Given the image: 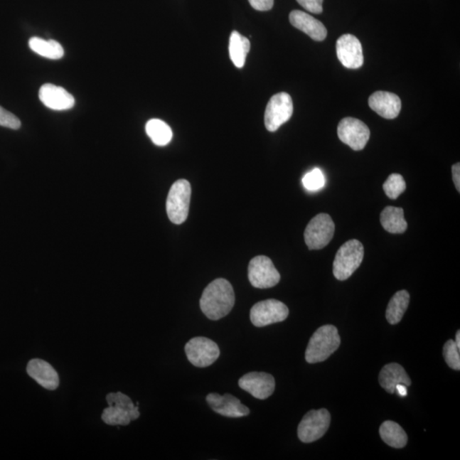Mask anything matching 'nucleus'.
<instances>
[{
    "label": "nucleus",
    "instance_id": "8",
    "mask_svg": "<svg viewBox=\"0 0 460 460\" xmlns=\"http://www.w3.org/2000/svg\"><path fill=\"white\" fill-rule=\"evenodd\" d=\"M294 113V103L289 94L279 92L270 98L264 114V124L269 132H277L288 122Z\"/></svg>",
    "mask_w": 460,
    "mask_h": 460
},
{
    "label": "nucleus",
    "instance_id": "31",
    "mask_svg": "<svg viewBox=\"0 0 460 460\" xmlns=\"http://www.w3.org/2000/svg\"><path fill=\"white\" fill-rule=\"evenodd\" d=\"M296 2L305 10L314 13V14H321L323 11V8H322L323 0H296Z\"/></svg>",
    "mask_w": 460,
    "mask_h": 460
},
{
    "label": "nucleus",
    "instance_id": "25",
    "mask_svg": "<svg viewBox=\"0 0 460 460\" xmlns=\"http://www.w3.org/2000/svg\"><path fill=\"white\" fill-rule=\"evenodd\" d=\"M28 45L33 53L43 58L58 60L64 55L63 46L53 40L46 41L41 38L33 37L30 38Z\"/></svg>",
    "mask_w": 460,
    "mask_h": 460
},
{
    "label": "nucleus",
    "instance_id": "16",
    "mask_svg": "<svg viewBox=\"0 0 460 460\" xmlns=\"http://www.w3.org/2000/svg\"><path fill=\"white\" fill-rule=\"evenodd\" d=\"M43 105L55 111L72 109L75 105V97L65 89L53 84L43 85L38 92Z\"/></svg>",
    "mask_w": 460,
    "mask_h": 460
},
{
    "label": "nucleus",
    "instance_id": "32",
    "mask_svg": "<svg viewBox=\"0 0 460 460\" xmlns=\"http://www.w3.org/2000/svg\"><path fill=\"white\" fill-rule=\"evenodd\" d=\"M251 6L260 11L272 10L274 6V0H248Z\"/></svg>",
    "mask_w": 460,
    "mask_h": 460
},
{
    "label": "nucleus",
    "instance_id": "29",
    "mask_svg": "<svg viewBox=\"0 0 460 460\" xmlns=\"http://www.w3.org/2000/svg\"><path fill=\"white\" fill-rule=\"evenodd\" d=\"M303 184L304 188L309 191H319L325 185L324 175L320 169H313L304 176Z\"/></svg>",
    "mask_w": 460,
    "mask_h": 460
},
{
    "label": "nucleus",
    "instance_id": "12",
    "mask_svg": "<svg viewBox=\"0 0 460 460\" xmlns=\"http://www.w3.org/2000/svg\"><path fill=\"white\" fill-rule=\"evenodd\" d=\"M338 139L355 151L363 150L370 139V130L366 124L355 118L341 119L338 127Z\"/></svg>",
    "mask_w": 460,
    "mask_h": 460
},
{
    "label": "nucleus",
    "instance_id": "17",
    "mask_svg": "<svg viewBox=\"0 0 460 460\" xmlns=\"http://www.w3.org/2000/svg\"><path fill=\"white\" fill-rule=\"evenodd\" d=\"M370 107L381 117L387 119L397 118L401 111V99L394 93L376 92L368 99Z\"/></svg>",
    "mask_w": 460,
    "mask_h": 460
},
{
    "label": "nucleus",
    "instance_id": "7",
    "mask_svg": "<svg viewBox=\"0 0 460 460\" xmlns=\"http://www.w3.org/2000/svg\"><path fill=\"white\" fill-rule=\"evenodd\" d=\"M330 423V412L325 408L308 412L299 424V440L304 444H311L319 440L328 432Z\"/></svg>",
    "mask_w": 460,
    "mask_h": 460
},
{
    "label": "nucleus",
    "instance_id": "1",
    "mask_svg": "<svg viewBox=\"0 0 460 460\" xmlns=\"http://www.w3.org/2000/svg\"><path fill=\"white\" fill-rule=\"evenodd\" d=\"M235 302L233 287L225 279H214L205 288L200 300L201 311L212 321L226 316Z\"/></svg>",
    "mask_w": 460,
    "mask_h": 460
},
{
    "label": "nucleus",
    "instance_id": "33",
    "mask_svg": "<svg viewBox=\"0 0 460 460\" xmlns=\"http://www.w3.org/2000/svg\"><path fill=\"white\" fill-rule=\"evenodd\" d=\"M453 180L458 192H460V164L456 163L452 166Z\"/></svg>",
    "mask_w": 460,
    "mask_h": 460
},
{
    "label": "nucleus",
    "instance_id": "30",
    "mask_svg": "<svg viewBox=\"0 0 460 460\" xmlns=\"http://www.w3.org/2000/svg\"><path fill=\"white\" fill-rule=\"evenodd\" d=\"M0 126L17 130L21 127V122L16 115L0 106Z\"/></svg>",
    "mask_w": 460,
    "mask_h": 460
},
{
    "label": "nucleus",
    "instance_id": "10",
    "mask_svg": "<svg viewBox=\"0 0 460 460\" xmlns=\"http://www.w3.org/2000/svg\"><path fill=\"white\" fill-rule=\"evenodd\" d=\"M288 315L289 309L285 304L277 299H267L253 305L250 319L257 328H263L285 321Z\"/></svg>",
    "mask_w": 460,
    "mask_h": 460
},
{
    "label": "nucleus",
    "instance_id": "9",
    "mask_svg": "<svg viewBox=\"0 0 460 460\" xmlns=\"http://www.w3.org/2000/svg\"><path fill=\"white\" fill-rule=\"evenodd\" d=\"M184 350L189 362L197 368L210 366L220 355V350L217 343L205 337L191 338L185 346Z\"/></svg>",
    "mask_w": 460,
    "mask_h": 460
},
{
    "label": "nucleus",
    "instance_id": "28",
    "mask_svg": "<svg viewBox=\"0 0 460 460\" xmlns=\"http://www.w3.org/2000/svg\"><path fill=\"white\" fill-rule=\"evenodd\" d=\"M459 348L452 339L445 343L444 347V355L449 367L459 371L460 370V355Z\"/></svg>",
    "mask_w": 460,
    "mask_h": 460
},
{
    "label": "nucleus",
    "instance_id": "6",
    "mask_svg": "<svg viewBox=\"0 0 460 460\" xmlns=\"http://www.w3.org/2000/svg\"><path fill=\"white\" fill-rule=\"evenodd\" d=\"M335 225L328 214L316 215L304 231V240L309 250H319L328 246L334 235Z\"/></svg>",
    "mask_w": 460,
    "mask_h": 460
},
{
    "label": "nucleus",
    "instance_id": "24",
    "mask_svg": "<svg viewBox=\"0 0 460 460\" xmlns=\"http://www.w3.org/2000/svg\"><path fill=\"white\" fill-rule=\"evenodd\" d=\"M251 43L248 38L237 31L231 33L230 38V55L235 66L242 68L246 63L247 55L250 50Z\"/></svg>",
    "mask_w": 460,
    "mask_h": 460
},
{
    "label": "nucleus",
    "instance_id": "11",
    "mask_svg": "<svg viewBox=\"0 0 460 460\" xmlns=\"http://www.w3.org/2000/svg\"><path fill=\"white\" fill-rule=\"evenodd\" d=\"M248 278L252 287L266 289L277 286L281 281V274L269 257L257 256L249 264Z\"/></svg>",
    "mask_w": 460,
    "mask_h": 460
},
{
    "label": "nucleus",
    "instance_id": "2",
    "mask_svg": "<svg viewBox=\"0 0 460 460\" xmlns=\"http://www.w3.org/2000/svg\"><path fill=\"white\" fill-rule=\"evenodd\" d=\"M341 343V336L336 326H322L309 339L305 351V360L311 364L324 362L338 349Z\"/></svg>",
    "mask_w": 460,
    "mask_h": 460
},
{
    "label": "nucleus",
    "instance_id": "23",
    "mask_svg": "<svg viewBox=\"0 0 460 460\" xmlns=\"http://www.w3.org/2000/svg\"><path fill=\"white\" fill-rule=\"evenodd\" d=\"M410 295L405 290L399 291L390 299L386 309V319L391 325L399 323L407 311Z\"/></svg>",
    "mask_w": 460,
    "mask_h": 460
},
{
    "label": "nucleus",
    "instance_id": "5",
    "mask_svg": "<svg viewBox=\"0 0 460 460\" xmlns=\"http://www.w3.org/2000/svg\"><path fill=\"white\" fill-rule=\"evenodd\" d=\"M191 198V186L187 180L180 179L173 184L166 200V213L171 223L182 225L186 221Z\"/></svg>",
    "mask_w": 460,
    "mask_h": 460
},
{
    "label": "nucleus",
    "instance_id": "20",
    "mask_svg": "<svg viewBox=\"0 0 460 460\" xmlns=\"http://www.w3.org/2000/svg\"><path fill=\"white\" fill-rule=\"evenodd\" d=\"M380 384L387 392L394 394L395 387L398 385H404L410 387L412 384L410 376L407 375L405 369L398 363H390L382 368L380 373Z\"/></svg>",
    "mask_w": 460,
    "mask_h": 460
},
{
    "label": "nucleus",
    "instance_id": "13",
    "mask_svg": "<svg viewBox=\"0 0 460 460\" xmlns=\"http://www.w3.org/2000/svg\"><path fill=\"white\" fill-rule=\"evenodd\" d=\"M239 386L257 399L265 400L274 393L276 381L272 374L252 372L240 378Z\"/></svg>",
    "mask_w": 460,
    "mask_h": 460
},
{
    "label": "nucleus",
    "instance_id": "15",
    "mask_svg": "<svg viewBox=\"0 0 460 460\" xmlns=\"http://www.w3.org/2000/svg\"><path fill=\"white\" fill-rule=\"evenodd\" d=\"M205 400L214 412L228 418H242L250 414V410L230 394L210 393Z\"/></svg>",
    "mask_w": 460,
    "mask_h": 460
},
{
    "label": "nucleus",
    "instance_id": "26",
    "mask_svg": "<svg viewBox=\"0 0 460 460\" xmlns=\"http://www.w3.org/2000/svg\"><path fill=\"white\" fill-rule=\"evenodd\" d=\"M146 132L153 143L157 146H166L173 139V131L163 120L152 119L146 124Z\"/></svg>",
    "mask_w": 460,
    "mask_h": 460
},
{
    "label": "nucleus",
    "instance_id": "21",
    "mask_svg": "<svg viewBox=\"0 0 460 460\" xmlns=\"http://www.w3.org/2000/svg\"><path fill=\"white\" fill-rule=\"evenodd\" d=\"M380 222L383 228L391 234H402L407 229L403 209L395 206H387L383 210Z\"/></svg>",
    "mask_w": 460,
    "mask_h": 460
},
{
    "label": "nucleus",
    "instance_id": "4",
    "mask_svg": "<svg viewBox=\"0 0 460 460\" xmlns=\"http://www.w3.org/2000/svg\"><path fill=\"white\" fill-rule=\"evenodd\" d=\"M363 245L358 240H351L338 249L333 261V276L338 281H346L362 264Z\"/></svg>",
    "mask_w": 460,
    "mask_h": 460
},
{
    "label": "nucleus",
    "instance_id": "34",
    "mask_svg": "<svg viewBox=\"0 0 460 460\" xmlns=\"http://www.w3.org/2000/svg\"><path fill=\"white\" fill-rule=\"evenodd\" d=\"M395 392H397L400 397H405L407 395V386L404 385H398L395 387Z\"/></svg>",
    "mask_w": 460,
    "mask_h": 460
},
{
    "label": "nucleus",
    "instance_id": "19",
    "mask_svg": "<svg viewBox=\"0 0 460 460\" xmlns=\"http://www.w3.org/2000/svg\"><path fill=\"white\" fill-rule=\"evenodd\" d=\"M27 372L33 380L45 389L54 390L59 386L58 373L51 365L41 359L30 360L27 367Z\"/></svg>",
    "mask_w": 460,
    "mask_h": 460
},
{
    "label": "nucleus",
    "instance_id": "27",
    "mask_svg": "<svg viewBox=\"0 0 460 460\" xmlns=\"http://www.w3.org/2000/svg\"><path fill=\"white\" fill-rule=\"evenodd\" d=\"M407 185L402 175L393 173L387 178L383 188L390 199L395 200L406 191Z\"/></svg>",
    "mask_w": 460,
    "mask_h": 460
},
{
    "label": "nucleus",
    "instance_id": "3",
    "mask_svg": "<svg viewBox=\"0 0 460 460\" xmlns=\"http://www.w3.org/2000/svg\"><path fill=\"white\" fill-rule=\"evenodd\" d=\"M109 407L105 408L102 419L109 425H128L131 421L139 418V403L137 406L128 395L122 392L110 393L107 395Z\"/></svg>",
    "mask_w": 460,
    "mask_h": 460
},
{
    "label": "nucleus",
    "instance_id": "22",
    "mask_svg": "<svg viewBox=\"0 0 460 460\" xmlns=\"http://www.w3.org/2000/svg\"><path fill=\"white\" fill-rule=\"evenodd\" d=\"M380 434L387 445L395 449H402L407 444V435L401 425L393 421H385L381 424Z\"/></svg>",
    "mask_w": 460,
    "mask_h": 460
},
{
    "label": "nucleus",
    "instance_id": "14",
    "mask_svg": "<svg viewBox=\"0 0 460 460\" xmlns=\"http://www.w3.org/2000/svg\"><path fill=\"white\" fill-rule=\"evenodd\" d=\"M337 55L343 66L356 70L363 66V46L358 38L352 34H343L336 44Z\"/></svg>",
    "mask_w": 460,
    "mask_h": 460
},
{
    "label": "nucleus",
    "instance_id": "18",
    "mask_svg": "<svg viewBox=\"0 0 460 460\" xmlns=\"http://www.w3.org/2000/svg\"><path fill=\"white\" fill-rule=\"evenodd\" d=\"M290 23L300 31L306 33L312 40L316 41H324L328 36L323 23L311 15L301 11H292L289 15Z\"/></svg>",
    "mask_w": 460,
    "mask_h": 460
},
{
    "label": "nucleus",
    "instance_id": "35",
    "mask_svg": "<svg viewBox=\"0 0 460 460\" xmlns=\"http://www.w3.org/2000/svg\"><path fill=\"white\" fill-rule=\"evenodd\" d=\"M455 343H456L457 346L460 349V331L459 330L457 333H456V339H455Z\"/></svg>",
    "mask_w": 460,
    "mask_h": 460
}]
</instances>
